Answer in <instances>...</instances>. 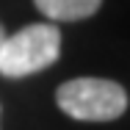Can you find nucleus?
I'll return each instance as SVG.
<instances>
[{
	"label": "nucleus",
	"mask_w": 130,
	"mask_h": 130,
	"mask_svg": "<svg viewBox=\"0 0 130 130\" xmlns=\"http://www.w3.org/2000/svg\"><path fill=\"white\" fill-rule=\"evenodd\" d=\"M58 108L80 122H113L127 111V91L103 78H75L58 86Z\"/></svg>",
	"instance_id": "1"
},
{
	"label": "nucleus",
	"mask_w": 130,
	"mask_h": 130,
	"mask_svg": "<svg viewBox=\"0 0 130 130\" xmlns=\"http://www.w3.org/2000/svg\"><path fill=\"white\" fill-rule=\"evenodd\" d=\"M61 55V30L53 22H36L0 44V75L25 78L33 72L47 69Z\"/></svg>",
	"instance_id": "2"
},
{
	"label": "nucleus",
	"mask_w": 130,
	"mask_h": 130,
	"mask_svg": "<svg viewBox=\"0 0 130 130\" xmlns=\"http://www.w3.org/2000/svg\"><path fill=\"white\" fill-rule=\"evenodd\" d=\"M36 8L58 22H72V20H86L91 17L103 0H33Z\"/></svg>",
	"instance_id": "3"
},
{
	"label": "nucleus",
	"mask_w": 130,
	"mask_h": 130,
	"mask_svg": "<svg viewBox=\"0 0 130 130\" xmlns=\"http://www.w3.org/2000/svg\"><path fill=\"white\" fill-rule=\"evenodd\" d=\"M3 39H6V36H3V28H0V44H3Z\"/></svg>",
	"instance_id": "4"
}]
</instances>
